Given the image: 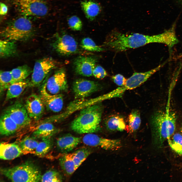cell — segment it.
<instances>
[{"label":"cell","mask_w":182,"mask_h":182,"mask_svg":"<svg viewBox=\"0 0 182 182\" xmlns=\"http://www.w3.org/2000/svg\"><path fill=\"white\" fill-rule=\"evenodd\" d=\"M164 40V37L161 34L152 35L138 33L124 34L113 30L107 36L103 46L117 52L137 48L149 43H162Z\"/></svg>","instance_id":"6da1fadb"},{"label":"cell","mask_w":182,"mask_h":182,"mask_svg":"<svg viewBox=\"0 0 182 182\" xmlns=\"http://www.w3.org/2000/svg\"><path fill=\"white\" fill-rule=\"evenodd\" d=\"M103 111L101 104L97 103L82 109L71 124V129L79 134L93 133L100 130Z\"/></svg>","instance_id":"7a4b0ae2"},{"label":"cell","mask_w":182,"mask_h":182,"mask_svg":"<svg viewBox=\"0 0 182 182\" xmlns=\"http://www.w3.org/2000/svg\"><path fill=\"white\" fill-rule=\"evenodd\" d=\"M177 117L174 112L168 107L165 111L156 112L153 116L151 124L154 138L160 145L174 134Z\"/></svg>","instance_id":"3957f363"},{"label":"cell","mask_w":182,"mask_h":182,"mask_svg":"<svg viewBox=\"0 0 182 182\" xmlns=\"http://www.w3.org/2000/svg\"><path fill=\"white\" fill-rule=\"evenodd\" d=\"M34 30L31 21L26 17L21 16L8 24L1 30L0 35L4 39L24 41L31 38Z\"/></svg>","instance_id":"277c9868"},{"label":"cell","mask_w":182,"mask_h":182,"mask_svg":"<svg viewBox=\"0 0 182 182\" xmlns=\"http://www.w3.org/2000/svg\"><path fill=\"white\" fill-rule=\"evenodd\" d=\"M1 173L13 182H38L41 172L38 167L30 162L10 168H2Z\"/></svg>","instance_id":"5b68a950"},{"label":"cell","mask_w":182,"mask_h":182,"mask_svg":"<svg viewBox=\"0 0 182 182\" xmlns=\"http://www.w3.org/2000/svg\"><path fill=\"white\" fill-rule=\"evenodd\" d=\"M57 61L51 57H46L37 60L35 63L29 87L39 86L49 73L59 65Z\"/></svg>","instance_id":"8992f818"},{"label":"cell","mask_w":182,"mask_h":182,"mask_svg":"<svg viewBox=\"0 0 182 182\" xmlns=\"http://www.w3.org/2000/svg\"><path fill=\"white\" fill-rule=\"evenodd\" d=\"M19 11L27 16L42 17L48 12V7L45 0H13Z\"/></svg>","instance_id":"52a82bcc"},{"label":"cell","mask_w":182,"mask_h":182,"mask_svg":"<svg viewBox=\"0 0 182 182\" xmlns=\"http://www.w3.org/2000/svg\"><path fill=\"white\" fill-rule=\"evenodd\" d=\"M42 88L53 95L66 91L68 85L64 69L61 68L57 71L47 80Z\"/></svg>","instance_id":"ba28073f"},{"label":"cell","mask_w":182,"mask_h":182,"mask_svg":"<svg viewBox=\"0 0 182 182\" xmlns=\"http://www.w3.org/2000/svg\"><path fill=\"white\" fill-rule=\"evenodd\" d=\"M4 113L16 123L19 128L28 125L32 120L28 114L25 104L20 101H16L8 107Z\"/></svg>","instance_id":"9c48e42d"},{"label":"cell","mask_w":182,"mask_h":182,"mask_svg":"<svg viewBox=\"0 0 182 182\" xmlns=\"http://www.w3.org/2000/svg\"><path fill=\"white\" fill-rule=\"evenodd\" d=\"M82 141L87 145L99 146L106 150H117L121 147V142L119 139L104 138L92 133L85 135L83 138Z\"/></svg>","instance_id":"30bf717a"},{"label":"cell","mask_w":182,"mask_h":182,"mask_svg":"<svg viewBox=\"0 0 182 182\" xmlns=\"http://www.w3.org/2000/svg\"><path fill=\"white\" fill-rule=\"evenodd\" d=\"M100 88L97 82L84 79L76 80L73 82L72 89L75 98L81 99L89 96Z\"/></svg>","instance_id":"8fae6325"},{"label":"cell","mask_w":182,"mask_h":182,"mask_svg":"<svg viewBox=\"0 0 182 182\" xmlns=\"http://www.w3.org/2000/svg\"><path fill=\"white\" fill-rule=\"evenodd\" d=\"M55 50L62 55H69L77 53L78 50L77 43L71 36L65 34L58 35L53 44Z\"/></svg>","instance_id":"7c38bea8"},{"label":"cell","mask_w":182,"mask_h":182,"mask_svg":"<svg viewBox=\"0 0 182 182\" xmlns=\"http://www.w3.org/2000/svg\"><path fill=\"white\" fill-rule=\"evenodd\" d=\"M144 83L142 77L139 74L134 72L128 79L125 84L100 97L101 100L110 99L121 97L127 90L134 89Z\"/></svg>","instance_id":"4fadbf2b"},{"label":"cell","mask_w":182,"mask_h":182,"mask_svg":"<svg viewBox=\"0 0 182 182\" xmlns=\"http://www.w3.org/2000/svg\"><path fill=\"white\" fill-rule=\"evenodd\" d=\"M25 105L32 120L38 121L41 118L45 107L39 95L35 94L31 95L27 98Z\"/></svg>","instance_id":"5bb4252c"},{"label":"cell","mask_w":182,"mask_h":182,"mask_svg":"<svg viewBox=\"0 0 182 182\" xmlns=\"http://www.w3.org/2000/svg\"><path fill=\"white\" fill-rule=\"evenodd\" d=\"M97 61V59L93 57L79 56L75 59L74 62L75 72L77 74L82 76H92Z\"/></svg>","instance_id":"9a60e30c"},{"label":"cell","mask_w":182,"mask_h":182,"mask_svg":"<svg viewBox=\"0 0 182 182\" xmlns=\"http://www.w3.org/2000/svg\"><path fill=\"white\" fill-rule=\"evenodd\" d=\"M39 96L45 108L48 110L54 112H60L63 106L62 95L61 94H51L42 88L40 91Z\"/></svg>","instance_id":"2e32d148"},{"label":"cell","mask_w":182,"mask_h":182,"mask_svg":"<svg viewBox=\"0 0 182 182\" xmlns=\"http://www.w3.org/2000/svg\"><path fill=\"white\" fill-rule=\"evenodd\" d=\"M23 152L19 146L14 143H1L0 158L4 160H10L20 156Z\"/></svg>","instance_id":"e0dca14e"},{"label":"cell","mask_w":182,"mask_h":182,"mask_svg":"<svg viewBox=\"0 0 182 182\" xmlns=\"http://www.w3.org/2000/svg\"><path fill=\"white\" fill-rule=\"evenodd\" d=\"M81 138L67 134L58 138L57 145L62 152L67 153L71 151L80 143Z\"/></svg>","instance_id":"ac0fdd59"},{"label":"cell","mask_w":182,"mask_h":182,"mask_svg":"<svg viewBox=\"0 0 182 182\" xmlns=\"http://www.w3.org/2000/svg\"><path fill=\"white\" fill-rule=\"evenodd\" d=\"M81 8L86 17L89 20L95 19L101 11V7L98 3L92 0H85L81 1Z\"/></svg>","instance_id":"d6986e66"},{"label":"cell","mask_w":182,"mask_h":182,"mask_svg":"<svg viewBox=\"0 0 182 182\" xmlns=\"http://www.w3.org/2000/svg\"><path fill=\"white\" fill-rule=\"evenodd\" d=\"M19 129L16 123L4 112L0 120V133L2 135L8 136L15 133Z\"/></svg>","instance_id":"ffe728a7"},{"label":"cell","mask_w":182,"mask_h":182,"mask_svg":"<svg viewBox=\"0 0 182 182\" xmlns=\"http://www.w3.org/2000/svg\"><path fill=\"white\" fill-rule=\"evenodd\" d=\"M56 129L52 123L46 122L38 126L33 132L32 137L35 139H41L42 140L51 138L56 131Z\"/></svg>","instance_id":"44dd1931"},{"label":"cell","mask_w":182,"mask_h":182,"mask_svg":"<svg viewBox=\"0 0 182 182\" xmlns=\"http://www.w3.org/2000/svg\"><path fill=\"white\" fill-rule=\"evenodd\" d=\"M30 81L26 79L12 83L7 89L5 101L19 96L26 88L29 87Z\"/></svg>","instance_id":"7402d4cb"},{"label":"cell","mask_w":182,"mask_h":182,"mask_svg":"<svg viewBox=\"0 0 182 182\" xmlns=\"http://www.w3.org/2000/svg\"><path fill=\"white\" fill-rule=\"evenodd\" d=\"M105 124L107 129L111 131H122L125 129L126 124L123 117L117 115H113L106 119Z\"/></svg>","instance_id":"603a6c76"},{"label":"cell","mask_w":182,"mask_h":182,"mask_svg":"<svg viewBox=\"0 0 182 182\" xmlns=\"http://www.w3.org/2000/svg\"><path fill=\"white\" fill-rule=\"evenodd\" d=\"M15 41L4 39L0 40V57L2 58L13 57L17 53Z\"/></svg>","instance_id":"cb8c5ba5"},{"label":"cell","mask_w":182,"mask_h":182,"mask_svg":"<svg viewBox=\"0 0 182 182\" xmlns=\"http://www.w3.org/2000/svg\"><path fill=\"white\" fill-rule=\"evenodd\" d=\"M73 153L67 154L59 159V163L62 169L68 175L72 174L76 170L73 160Z\"/></svg>","instance_id":"d4e9b609"},{"label":"cell","mask_w":182,"mask_h":182,"mask_svg":"<svg viewBox=\"0 0 182 182\" xmlns=\"http://www.w3.org/2000/svg\"><path fill=\"white\" fill-rule=\"evenodd\" d=\"M11 72L14 83L26 79L32 71L28 65H24L13 69Z\"/></svg>","instance_id":"484cf974"},{"label":"cell","mask_w":182,"mask_h":182,"mask_svg":"<svg viewBox=\"0 0 182 182\" xmlns=\"http://www.w3.org/2000/svg\"><path fill=\"white\" fill-rule=\"evenodd\" d=\"M33 137L27 136L20 142V146L23 153H35L36 149L39 142Z\"/></svg>","instance_id":"4316f807"},{"label":"cell","mask_w":182,"mask_h":182,"mask_svg":"<svg viewBox=\"0 0 182 182\" xmlns=\"http://www.w3.org/2000/svg\"><path fill=\"white\" fill-rule=\"evenodd\" d=\"M128 129L130 132H133L139 128L141 124L140 111L135 109L131 111L128 117Z\"/></svg>","instance_id":"83f0119b"},{"label":"cell","mask_w":182,"mask_h":182,"mask_svg":"<svg viewBox=\"0 0 182 182\" xmlns=\"http://www.w3.org/2000/svg\"><path fill=\"white\" fill-rule=\"evenodd\" d=\"M14 83L11 71H0V93L1 95Z\"/></svg>","instance_id":"f1b7e54d"},{"label":"cell","mask_w":182,"mask_h":182,"mask_svg":"<svg viewBox=\"0 0 182 182\" xmlns=\"http://www.w3.org/2000/svg\"><path fill=\"white\" fill-rule=\"evenodd\" d=\"M167 140L172 149L181 155L182 154V135L179 133L173 134Z\"/></svg>","instance_id":"f546056e"},{"label":"cell","mask_w":182,"mask_h":182,"mask_svg":"<svg viewBox=\"0 0 182 182\" xmlns=\"http://www.w3.org/2000/svg\"><path fill=\"white\" fill-rule=\"evenodd\" d=\"M91 153V150L86 148H80L73 152V160L76 169Z\"/></svg>","instance_id":"4dcf8cb0"},{"label":"cell","mask_w":182,"mask_h":182,"mask_svg":"<svg viewBox=\"0 0 182 182\" xmlns=\"http://www.w3.org/2000/svg\"><path fill=\"white\" fill-rule=\"evenodd\" d=\"M53 145L51 138L42 140L38 144L36 149L35 154L40 157L44 156L50 151Z\"/></svg>","instance_id":"1f68e13d"},{"label":"cell","mask_w":182,"mask_h":182,"mask_svg":"<svg viewBox=\"0 0 182 182\" xmlns=\"http://www.w3.org/2000/svg\"><path fill=\"white\" fill-rule=\"evenodd\" d=\"M81 46L84 50L89 51L100 52L105 50L104 48L97 45L93 40L88 37L82 39Z\"/></svg>","instance_id":"d6a6232c"},{"label":"cell","mask_w":182,"mask_h":182,"mask_svg":"<svg viewBox=\"0 0 182 182\" xmlns=\"http://www.w3.org/2000/svg\"><path fill=\"white\" fill-rule=\"evenodd\" d=\"M62 178L59 173L56 171L50 170L41 175L40 181L41 182H61Z\"/></svg>","instance_id":"836d02e7"},{"label":"cell","mask_w":182,"mask_h":182,"mask_svg":"<svg viewBox=\"0 0 182 182\" xmlns=\"http://www.w3.org/2000/svg\"><path fill=\"white\" fill-rule=\"evenodd\" d=\"M67 23L69 27L73 30L80 31L82 29V22L80 18L76 15L69 17L68 19Z\"/></svg>","instance_id":"e575fe53"},{"label":"cell","mask_w":182,"mask_h":182,"mask_svg":"<svg viewBox=\"0 0 182 182\" xmlns=\"http://www.w3.org/2000/svg\"><path fill=\"white\" fill-rule=\"evenodd\" d=\"M93 75L98 79H102L106 76L107 74L102 66L98 65L95 66L93 73Z\"/></svg>","instance_id":"d590c367"},{"label":"cell","mask_w":182,"mask_h":182,"mask_svg":"<svg viewBox=\"0 0 182 182\" xmlns=\"http://www.w3.org/2000/svg\"><path fill=\"white\" fill-rule=\"evenodd\" d=\"M111 79L116 84L120 86L124 85L127 80L123 75L120 74L112 76Z\"/></svg>","instance_id":"8d00e7d4"},{"label":"cell","mask_w":182,"mask_h":182,"mask_svg":"<svg viewBox=\"0 0 182 182\" xmlns=\"http://www.w3.org/2000/svg\"><path fill=\"white\" fill-rule=\"evenodd\" d=\"M8 8L6 5L3 3L0 4V14L4 15L6 14L8 11Z\"/></svg>","instance_id":"74e56055"},{"label":"cell","mask_w":182,"mask_h":182,"mask_svg":"<svg viewBox=\"0 0 182 182\" xmlns=\"http://www.w3.org/2000/svg\"><path fill=\"white\" fill-rule=\"evenodd\" d=\"M182 3V0H179Z\"/></svg>","instance_id":"f35d334b"},{"label":"cell","mask_w":182,"mask_h":182,"mask_svg":"<svg viewBox=\"0 0 182 182\" xmlns=\"http://www.w3.org/2000/svg\"><path fill=\"white\" fill-rule=\"evenodd\" d=\"M181 132L182 131V127L181 128Z\"/></svg>","instance_id":"ab89813d"},{"label":"cell","mask_w":182,"mask_h":182,"mask_svg":"<svg viewBox=\"0 0 182 182\" xmlns=\"http://www.w3.org/2000/svg\"><path fill=\"white\" fill-rule=\"evenodd\" d=\"M181 155H182V154H181Z\"/></svg>","instance_id":"60d3db41"},{"label":"cell","mask_w":182,"mask_h":182,"mask_svg":"<svg viewBox=\"0 0 182 182\" xmlns=\"http://www.w3.org/2000/svg\"><path fill=\"white\" fill-rule=\"evenodd\" d=\"M181 133H182V131L181 132Z\"/></svg>","instance_id":"b9f144b4"}]
</instances>
